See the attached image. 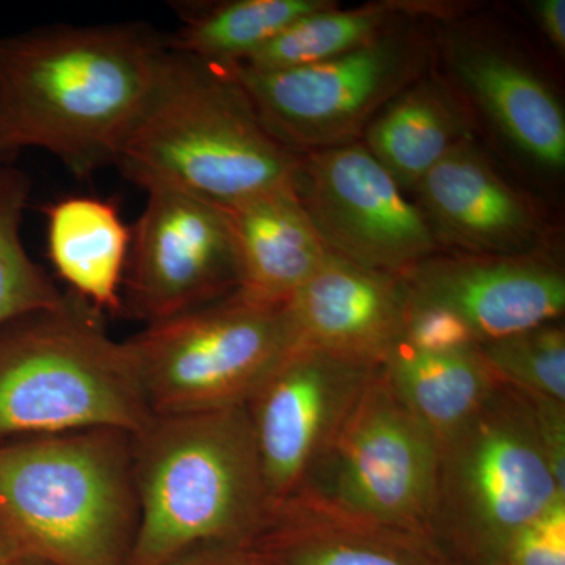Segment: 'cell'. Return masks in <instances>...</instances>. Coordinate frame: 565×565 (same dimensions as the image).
Masks as SVG:
<instances>
[{
	"label": "cell",
	"mask_w": 565,
	"mask_h": 565,
	"mask_svg": "<svg viewBox=\"0 0 565 565\" xmlns=\"http://www.w3.org/2000/svg\"><path fill=\"white\" fill-rule=\"evenodd\" d=\"M535 20L550 43L557 52L565 50V2L564 0H539L534 3Z\"/></svg>",
	"instance_id": "f546056e"
},
{
	"label": "cell",
	"mask_w": 565,
	"mask_h": 565,
	"mask_svg": "<svg viewBox=\"0 0 565 565\" xmlns=\"http://www.w3.org/2000/svg\"><path fill=\"white\" fill-rule=\"evenodd\" d=\"M161 565H264L253 546H203Z\"/></svg>",
	"instance_id": "f1b7e54d"
},
{
	"label": "cell",
	"mask_w": 565,
	"mask_h": 565,
	"mask_svg": "<svg viewBox=\"0 0 565 565\" xmlns=\"http://www.w3.org/2000/svg\"><path fill=\"white\" fill-rule=\"evenodd\" d=\"M412 307L451 313L476 344L556 322L565 310V277L539 253L522 256H433L401 275Z\"/></svg>",
	"instance_id": "4fadbf2b"
},
{
	"label": "cell",
	"mask_w": 565,
	"mask_h": 565,
	"mask_svg": "<svg viewBox=\"0 0 565 565\" xmlns=\"http://www.w3.org/2000/svg\"><path fill=\"white\" fill-rule=\"evenodd\" d=\"M115 166L147 192L170 189L230 207L296 184L300 156L264 128L232 66L167 50Z\"/></svg>",
	"instance_id": "3957f363"
},
{
	"label": "cell",
	"mask_w": 565,
	"mask_h": 565,
	"mask_svg": "<svg viewBox=\"0 0 565 565\" xmlns=\"http://www.w3.org/2000/svg\"><path fill=\"white\" fill-rule=\"evenodd\" d=\"M239 267L237 292L282 305L329 255L303 210L296 184L281 185L225 207Z\"/></svg>",
	"instance_id": "ac0fdd59"
},
{
	"label": "cell",
	"mask_w": 565,
	"mask_h": 565,
	"mask_svg": "<svg viewBox=\"0 0 565 565\" xmlns=\"http://www.w3.org/2000/svg\"><path fill=\"white\" fill-rule=\"evenodd\" d=\"M430 9L434 7L422 3L379 2L351 10L330 7L315 11L267 41L237 66L277 71L330 61L373 43L419 11Z\"/></svg>",
	"instance_id": "603a6c76"
},
{
	"label": "cell",
	"mask_w": 565,
	"mask_h": 565,
	"mask_svg": "<svg viewBox=\"0 0 565 565\" xmlns=\"http://www.w3.org/2000/svg\"><path fill=\"white\" fill-rule=\"evenodd\" d=\"M405 343L419 351L449 352L475 348L473 337L456 316L429 307L408 305Z\"/></svg>",
	"instance_id": "4316f807"
},
{
	"label": "cell",
	"mask_w": 565,
	"mask_h": 565,
	"mask_svg": "<svg viewBox=\"0 0 565 565\" xmlns=\"http://www.w3.org/2000/svg\"><path fill=\"white\" fill-rule=\"evenodd\" d=\"M151 416L128 344L81 297L0 327V444L95 427L137 434Z\"/></svg>",
	"instance_id": "5b68a950"
},
{
	"label": "cell",
	"mask_w": 565,
	"mask_h": 565,
	"mask_svg": "<svg viewBox=\"0 0 565 565\" xmlns=\"http://www.w3.org/2000/svg\"><path fill=\"white\" fill-rule=\"evenodd\" d=\"M166 54L141 24L0 35V159L41 148L77 178L115 166Z\"/></svg>",
	"instance_id": "6da1fadb"
},
{
	"label": "cell",
	"mask_w": 565,
	"mask_h": 565,
	"mask_svg": "<svg viewBox=\"0 0 565 565\" xmlns=\"http://www.w3.org/2000/svg\"><path fill=\"white\" fill-rule=\"evenodd\" d=\"M46 215L52 266L70 292L99 313L121 311L131 232L118 207L92 196H71L47 207Z\"/></svg>",
	"instance_id": "d6986e66"
},
{
	"label": "cell",
	"mask_w": 565,
	"mask_h": 565,
	"mask_svg": "<svg viewBox=\"0 0 565 565\" xmlns=\"http://www.w3.org/2000/svg\"><path fill=\"white\" fill-rule=\"evenodd\" d=\"M381 371L401 403L438 444L463 426L500 385L478 345L429 352L401 341Z\"/></svg>",
	"instance_id": "44dd1931"
},
{
	"label": "cell",
	"mask_w": 565,
	"mask_h": 565,
	"mask_svg": "<svg viewBox=\"0 0 565 565\" xmlns=\"http://www.w3.org/2000/svg\"><path fill=\"white\" fill-rule=\"evenodd\" d=\"M131 232L121 310L150 323L221 300L239 288L225 207L156 189Z\"/></svg>",
	"instance_id": "8fae6325"
},
{
	"label": "cell",
	"mask_w": 565,
	"mask_h": 565,
	"mask_svg": "<svg viewBox=\"0 0 565 565\" xmlns=\"http://www.w3.org/2000/svg\"><path fill=\"white\" fill-rule=\"evenodd\" d=\"M22 565H41V564H35V563H24Z\"/></svg>",
	"instance_id": "1f68e13d"
},
{
	"label": "cell",
	"mask_w": 565,
	"mask_h": 565,
	"mask_svg": "<svg viewBox=\"0 0 565 565\" xmlns=\"http://www.w3.org/2000/svg\"><path fill=\"white\" fill-rule=\"evenodd\" d=\"M523 393L533 411L535 430L552 473L565 489V403L542 394Z\"/></svg>",
	"instance_id": "83f0119b"
},
{
	"label": "cell",
	"mask_w": 565,
	"mask_h": 565,
	"mask_svg": "<svg viewBox=\"0 0 565 565\" xmlns=\"http://www.w3.org/2000/svg\"><path fill=\"white\" fill-rule=\"evenodd\" d=\"M296 192L327 250L401 275L438 250L423 212L363 143L300 156Z\"/></svg>",
	"instance_id": "30bf717a"
},
{
	"label": "cell",
	"mask_w": 565,
	"mask_h": 565,
	"mask_svg": "<svg viewBox=\"0 0 565 565\" xmlns=\"http://www.w3.org/2000/svg\"><path fill=\"white\" fill-rule=\"evenodd\" d=\"M559 500L525 393L500 382L440 444L430 534L457 563L501 565L519 531Z\"/></svg>",
	"instance_id": "8992f818"
},
{
	"label": "cell",
	"mask_w": 565,
	"mask_h": 565,
	"mask_svg": "<svg viewBox=\"0 0 565 565\" xmlns=\"http://www.w3.org/2000/svg\"><path fill=\"white\" fill-rule=\"evenodd\" d=\"M253 548L264 565H462L430 535L363 519L310 493L278 505Z\"/></svg>",
	"instance_id": "e0dca14e"
},
{
	"label": "cell",
	"mask_w": 565,
	"mask_h": 565,
	"mask_svg": "<svg viewBox=\"0 0 565 565\" xmlns=\"http://www.w3.org/2000/svg\"><path fill=\"white\" fill-rule=\"evenodd\" d=\"M28 199V178L17 170H0V327L51 310L65 299L22 245V211Z\"/></svg>",
	"instance_id": "cb8c5ba5"
},
{
	"label": "cell",
	"mask_w": 565,
	"mask_h": 565,
	"mask_svg": "<svg viewBox=\"0 0 565 565\" xmlns=\"http://www.w3.org/2000/svg\"><path fill=\"white\" fill-rule=\"evenodd\" d=\"M430 44L414 24L299 68L232 66L264 128L294 154L355 143L386 104L422 79Z\"/></svg>",
	"instance_id": "ba28073f"
},
{
	"label": "cell",
	"mask_w": 565,
	"mask_h": 565,
	"mask_svg": "<svg viewBox=\"0 0 565 565\" xmlns=\"http://www.w3.org/2000/svg\"><path fill=\"white\" fill-rule=\"evenodd\" d=\"M28 561L22 557L9 531L0 523V565H22Z\"/></svg>",
	"instance_id": "4dcf8cb0"
},
{
	"label": "cell",
	"mask_w": 565,
	"mask_h": 565,
	"mask_svg": "<svg viewBox=\"0 0 565 565\" xmlns=\"http://www.w3.org/2000/svg\"><path fill=\"white\" fill-rule=\"evenodd\" d=\"M438 245L473 256L537 253L546 226L534 204L504 180L473 139L448 152L415 188Z\"/></svg>",
	"instance_id": "9a60e30c"
},
{
	"label": "cell",
	"mask_w": 565,
	"mask_h": 565,
	"mask_svg": "<svg viewBox=\"0 0 565 565\" xmlns=\"http://www.w3.org/2000/svg\"><path fill=\"white\" fill-rule=\"evenodd\" d=\"M294 348L381 367L404 340L407 294L401 277L364 269L329 253L282 303Z\"/></svg>",
	"instance_id": "5bb4252c"
},
{
	"label": "cell",
	"mask_w": 565,
	"mask_h": 565,
	"mask_svg": "<svg viewBox=\"0 0 565 565\" xmlns=\"http://www.w3.org/2000/svg\"><path fill=\"white\" fill-rule=\"evenodd\" d=\"M379 367L294 348L248 401L274 508L310 484Z\"/></svg>",
	"instance_id": "7c38bea8"
},
{
	"label": "cell",
	"mask_w": 565,
	"mask_h": 565,
	"mask_svg": "<svg viewBox=\"0 0 565 565\" xmlns=\"http://www.w3.org/2000/svg\"><path fill=\"white\" fill-rule=\"evenodd\" d=\"M139 522L128 430L95 427L0 444V523L28 563L128 565Z\"/></svg>",
	"instance_id": "277c9868"
},
{
	"label": "cell",
	"mask_w": 565,
	"mask_h": 565,
	"mask_svg": "<svg viewBox=\"0 0 565 565\" xmlns=\"http://www.w3.org/2000/svg\"><path fill=\"white\" fill-rule=\"evenodd\" d=\"M140 522L128 565L253 546L275 512L247 407L152 415L134 434Z\"/></svg>",
	"instance_id": "7a4b0ae2"
},
{
	"label": "cell",
	"mask_w": 565,
	"mask_h": 565,
	"mask_svg": "<svg viewBox=\"0 0 565 565\" xmlns=\"http://www.w3.org/2000/svg\"><path fill=\"white\" fill-rule=\"evenodd\" d=\"M152 415L244 407L294 349L282 305L241 292L126 340Z\"/></svg>",
	"instance_id": "52a82bcc"
},
{
	"label": "cell",
	"mask_w": 565,
	"mask_h": 565,
	"mask_svg": "<svg viewBox=\"0 0 565 565\" xmlns=\"http://www.w3.org/2000/svg\"><path fill=\"white\" fill-rule=\"evenodd\" d=\"M445 61L505 139L546 170L565 166V114L548 82L508 44L482 33L452 32Z\"/></svg>",
	"instance_id": "2e32d148"
},
{
	"label": "cell",
	"mask_w": 565,
	"mask_h": 565,
	"mask_svg": "<svg viewBox=\"0 0 565 565\" xmlns=\"http://www.w3.org/2000/svg\"><path fill=\"white\" fill-rule=\"evenodd\" d=\"M471 139L455 93L423 76L386 104L364 131V147L403 191L414 189L457 145Z\"/></svg>",
	"instance_id": "ffe728a7"
},
{
	"label": "cell",
	"mask_w": 565,
	"mask_h": 565,
	"mask_svg": "<svg viewBox=\"0 0 565 565\" xmlns=\"http://www.w3.org/2000/svg\"><path fill=\"white\" fill-rule=\"evenodd\" d=\"M501 565H565V500L556 501L519 531Z\"/></svg>",
	"instance_id": "484cf974"
},
{
	"label": "cell",
	"mask_w": 565,
	"mask_h": 565,
	"mask_svg": "<svg viewBox=\"0 0 565 565\" xmlns=\"http://www.w3.org/2000/svg\"><path fill=\"white\" fill-rule=\"evenodd\" d=\"M334 6L332 0L180 3L181 28L163 43L167 50L199 61L237 65L300 18Z\"/></svg>",
	"instance_id": "7402d4cb"
},
{
	"label": "cell",
	"mask_w": 565,
	"mask_h": 565,
	"mask_svg": "<svg viewBox=\"0 0 565 565\" xmlns=\"http://www.w3.org/2000/svg\"><path fill=\"white\" fill-rule=\"evenodd\" d=\"M478 348L503 384L565 403V332L557 321Z\"/></svg>",
	"instance_id": "d4e9b609"
},
{
	"label": "cell",
	"mask_w": 565,
	"mask_h": 565,
	"mask_svg": "<svg viewBox=\"0 0 565 565\" xmlns=\"http://www.w3.org/2000/svg\"><path fill=\"white\" fill-rule=\"evenodd\" d=\"M438 456L437 438L401 403L379 367L302 493L433 537Z\"/></svg>",
	"instance_id": "9c48e42d"
}]
</instances>
